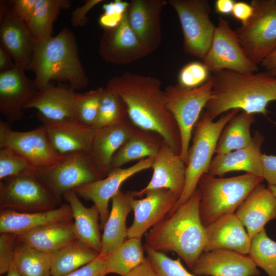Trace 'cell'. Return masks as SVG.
Here are the masks:
<instances>
[{"instance_id": "obj_42", "label": "cell", "mask_w": 276, "mask_h": 276, "mask_svg": "<svg viewBox=\"0 0 276 276\" xmlns=\"http://www.w3.org/2000/svg\"><path fill=\"white\" fill-rule=\"evenodd\" d=\"M33 171L28 164L11 149L0 148V179Z\"/></svg>"}, {"instance_id": "obj_44", "label": "cell", "mask_w": 276, "mask_h": 276, "mask_svg": "<svg viewBox=\"0 0 276 276\" xmlns=\"http://www.w3.org/2000/svg\"><path fill=\"white\" fill-rule=\"evenodd\" d=\"M17 235L12 233H0V274H6L13 262Z\"/></svg>"}, {"instance_id": "obj_31", "label": "cell", "mask_w": 276, "mask_h": 276, "mask_svg": "<svg viewBox=\"0 0 276 276\" xmlns=\"http://www.w3.org/2000/svg\"><path fill=\"white\" fill-rule=\"evenodd\" d=\"M16 235L18 241L48 254L78 240L73 221L45 225Z\"/></svg>"}, {"instance_id": "obj_37", "label": "cell", "mask_w": 276, "mask_h": 276, "mask_svg": "<svg viewBox=\"0 0 276 276\" xmlns=\"http://www.w3.org/2000/svg\"><path fill=\"white\" fill-rule=\"evenodd\" d=\"M13 262L21 276H51L50 254L18 240Z\"/></svg>"}, {"instance_id": "obj_7", "label": "cell", "mask_w": 276, "mask_h": 276, "mask_svg": "<svg viewBox=\"0 0 276 276\" xmlns=\"http://www.w3.org/2000/svg\"><path fill=\"white\" fill-rule=\"evenodd\" d=\"M212 76L201 86L188 88L179 84L168 86L165 89L167 106L179 129L181 150L180 156L187 161L193 128L203 108L212 96Z\"/></svg>"}, {"instance_id": "obj_45", "label": "cell", "mask_w": 276, "mask_h": 276, "mask_svg": "<svg viewBox=\"0 0 276 276\" xmlns=\"http://www.w3.org/2000/svg\"><path fill=\"white\" fill-rule=\"evenodd\" d=\"M106 259L99 256L87 264L64 276H105Z\"/></svg>"}, {"instance_id": "obj_46", "label": "cell", "mask_w": 276, "mask_h": 276, "mask_svg": "<svg viewBox=\"0 0 276 276\" xmlns=\"http://www.w3.org/2000/svg\"><path fill=\"white\" fill-rule=\"evenodd\" d=\"M37 0L9 1L11 7L18 18L27 24L31 18Z\"/></svg>"}, {"instance_id": "obj_16", "label": "cell", "mask_w": 276, "mask_h": 276, "mask_svg": "<svg viewBox=\"0 0 276 276\" xmlns=\"http://www.w3.org/2000/svg\"><path fill=\"white\" fill-rule=\"evenodd\" d=\"M146 197L132 201L133 222L127 230V238L141 239L150 228L164 219L172 210L180 195L166 189L146 191Z\"/></svg>"}, {"instance_id": "obj_20", "label": "cell", "mask_w": 276, "mask_h": 276, "mask_svg": "<svg viewBox=\"0 0 276 276\" xmlns=\"http://www.w3.org/2000/svg\"><path fill=\"white\" fill-rule=\"evenodd\" d=\"M36 116L47 133L54 148L61 154L76 151L89 153L97 129L75 120H53L40 113Z\"/></svg>"}, {"instance_id": "obj_40", "label": "cell", "mask_w": 276, "mask_h": 276, "mask_svg": "<svg viewBox=\"0 0 276 276\" xmlns=\"http://www.w3.org/2000/svg\"><path fill=\"white\" fill-rule=\"evenodd\" d=\"M103 89V87H99L84 93L75 92L73 102L78 121L95 127Z\"/></svg>"}, {"instance_id": "obj_9", "label": "cell", "mask_w": 276, "mask_h": 276, "mask_svg": "<svg viewBox=\"0 0 276 276\" xmlns=\"http://www.w3.org/2000/svg\"><path fill=\"white\" fill-rule=\"evenodd\" d=\"M254 13L235 31L248 57L256 65L276 49V0H252Z\"/></svg>"}, {"instance_id": "obj_6", "label": "cell", "mask_w": 276, "mask_h": 276, "mask_svg": "<svg viewBox=\"0 0 276 276\" xmlns=\"http://www.w3.org/2000/svg\"><path fill=\"white\" fill-rule=\"evenodd\" d=\"M240 110L235 109L223 114L214 121L204 111L192 132V144L189 147L186 163L183 191L170 214L186 201L198 187L200 177L207 173L213 159L219 136L228 121Z\"/></svg>"}, {"instance_id": "obj_27", "label": "cell", "mask_w": 276, "mask_h": 276, "mask_svg": "<svg viewBox=\"0 0 276 276\" xmlns=\"http://www.w3.org/2000/svg\"><path fill=\"white\" fill-rule=\"evenodd\" d=\"M73 220L68 203H63L56 209L39 212H20L1 209L0 233L16 235L45 225Z\"/></svg>"}, {"instance_id": "obj_8", "label": "cell", "mask_w": 276, "mask_h": 276, "mask_svg": "<svg viewBox=\"0 0 276 276\" xmlns=\"http://www.w3.org/2000/svg\"><path fill=\"white\" fill-rule=\"evenodd\" d=\"M58 205L53 194L35 172L9 177L1 181V209L39 212L56 209Z\"/></svg>"}, {"instance_id": "obj_25", "label": "cell", "mask_w": 276, "mask_h": 276, "mask_svg": "<svg viewBox=\"0 0 276 276\" xmlns=\"http://www.w3.org/2000/svg\"><path fill=\"white\" fill-rule=\"evenodd\" d=\"M135 127L128 119L118 124L97 128L89 154L102 178L109 172L113 156L130 137Z\"/></svg>"}, {"instance_id": "obj_41", "label": "cell", "mask_w": 276, "mask_h": 276, "mask_svg": "<svg viewBox=\"0 0 276 276\" xmlns=\"http://www.w3.org/2000/svg\"><path fill=\"white\" fill-rule=\"evenodd\" d=\"M144 250L158 276H196L182 265L180 258L172 259L164 252L154 250L145 244Z\"/></svg>"}, {"instance_id": "obj_13", "label": "cell", "mask_w": 276, "mask_h": 276, "mask_svg": "<svg viewBox=\"0 0 276 276\" xmlns=\"http://www.w3.org/2000/svg\"><path fill=\"white\" fill-rule=\"evenodd\" d=\"M38 175L53 194L59 204L66 192L102 179L89 154L84 151L63 154L56 165Z\"/></svg>"}, {"instance_id": "obj_32", "label": "cell", "mask_w": 276, "mask_h": 276, "mask_svg": "<svg viewBox=\"0 0 276 276\" xmlns=\"http://www.w3.org/2000/svg\"><path fill=\"white\" fill-rule=\"evenodd\" d=\"M164 143L159 134L136 127L130 137L113 156L109 172L132 160L155 157Z\"/></svg>"}, {"instance_id": "obj_52", "label": "cell", "mask_w": 276, "mask_h": 276, "mask_svg": "<svg viewBox=\"0 0 276 276\" xmlns=\"http://www.w3.org/2000/svg\"><path fill=\"white\" fill-rule=\"evenodd\" d=\"M15 67L14 62L11 56L0 47V72L8 71Z\"/></svg>"}, {"instance_id": "obj_29", "label": "cell", "mask_w": 276, "mask_h": 276, "mask_svg": "<svg viewBox=\"0 0 276 276\" xmlns=\"http://www.w3.org/2000/svg\"><path fill=\"white\" fill-rule=\"evenodd\" d=\"M75 92L69 85L55 86L49 83L38 90L24 109L35 108L51 120H77L73 102Z\"/></svg>"}, {"instance_id": "obj_3", "label": "cell", "mask_w": 276, "mask_h": 276, "mask_svg": "<svg viewBox=\"0 0 276 276\" xmlns=\"http://www.w3.org/2000/svg\"><path fill=\"white\" fill-rule=\"evenodd\" d=\"M201 198L197 187L174 212L145 234V245L154 250L175 252L192 269L203 252L206 241L200 215Z\"/></svg>"}, {"instance_id": "obj_43", "label": "cell", "mask_w": 276, "mask_h": 276, "mask_svg": "<svg viewBox=\"0 0 276 276\" xmlns=\"http://www.w3.org/2000/svg\"><path fill=\"white\" fill-rule=\"evenodd\" d=\"M209 71L205 65L194 61L185 65L178 75V84L188 88L198 87L204 83L208 78Z\"/></svg>"}, {"instance_id": "obj_51", "label": "cell", "mask_w": 276, "mask_h": 276, "mask_svg": "<svg viewBox=\"0 0 276 276\" xmlns=\"http://www.w3.org/2000/svg\"><path fill=\"white\" fill-rule=\"evenodd\" d=\"M126 276H158L151 263L146 258L145 261L129 272Z\"/></svg>"}, {"instance_id": "obj_35", "label": "cell", "mask_w": 276, "mask_h": 276, "mask_svg": "<svg viewBox=\"0 0 276 276\" xmlns=\"http://www.w3.org/2000/svg\"><path fill=\"white\" fill-rule=\"evenodd\" d=\"M70 5L68 0H37L34 13L26 24L36 43L53 36V24L58 15Z\"/></svg>"}, {"instance_id": "obj_4", "label": "cell", "mask_w": 276, "mask_h": 276, "mask_svg": "<svg viewBox=\"0 0 276 276\" xmlns=\"http://www.w3.org/2000/svg\"><path fill=\"white\" fill-rule=\"evenodd\" d=\"M27 70L34 73L38 90L53 81L67 82L75 90L84 88L89 83L76 37L66 27L56 35L36 43Z\"/></svg>"}, {"instance_id": "obj_17", "label": "cell", "mask_w": 276, "mask_h": 276, "mask_svg": "<svg viewBox=\"0 0 276 276\" xmlns=\"http://www.w3.org/2000/svg\"><path fill=\"white\" fill-rule=\"evenodd\" d=\"M99 52L105 61L116 65L130 63L150 54L130 27L127 13L117 27L104 29Z\"/></svg>"}, {"instance_id": "obj_34", "label": "cell", "mask_w": 276, "mask_h": 276, "mask_svg": "<svg viewBox=\"0 0 276 276\" xmlns=\"http://www.w3.org/2000/svg\"><path fill=\"white\" fill-rule=\"evenodd\" d=\"M255 121L254 114L245 111L234 116L225 125L219 136L216 154H226L247 146L252 139L250 127Z\"/></svg>"}, {"instance_id": "obj_2", "label": "cell", "mask_w": 276, "mask_h": 276, "mask_svg": "<svg viewBox=\"0 0 276 276\" xmlns=\"http://www.w3.org/2000/svg\"><path fill=\"white\" fill-rule=\"evenodd\" d=\"M212 77V96L204 111L213 120L235 109L266 117L268 104L276 101V77L268 72L242 74L223 70Z\"/></svg>"}, {"instance_id": "obj_33", "label": "cell", "mask_w": 276, "mask_h": 276, "mask_svg": "<svg viewBox=\"0 0 276 276\" xmlns=\"http://www.w3.org/2000/svg\"><path fill=\"white\" fill-rule=\"evenodd\" d=\"M99 252L78 240L50 254L51 276H64L94 260Z\"/></svg>"}, {"instance_id": "obj_1", "label": "cell", "mask_w": 276, "mask_h": 276, "mask_svg": "<svg viewBox=\"0 0 276 276\" xmlns=\"http://www.w3.org/2000/svg\"><path fill=\"white\" fill-rule=\"evenodd\" d=\"M106 86L123 99L128 118L135 126L159 134L176 153L180 154L179 129L168 109L159 79L125 71L110 78Z\"/></svg>"}, {"instance_id": "obj_5", "label": "cell", "mask_w": 276, "mask_h": 276, "mask_svg": "<svg viewBox=\"0 0 276 276\" xmlns=\"http://www.w3.org/2000/svg\"><path fill=\"white\" fill-rule=\"evenodd\" d=\"M263 179L249 173L228 178L203 174L198 183L201 195L200 215L203 225L234 213Z\"/></svg>"}, {"instance_id": "obj_49", "label": "cell", "mask_w": 276, "mask_h": 276, "mask_svg": "<svg viewBox=\"0 0 276 276\" xmlns=\"http://www.w3.org/2000/svg\"><path fill=\"white\" fill-rule=\"evenodd\" d=\"M254 13V8L250 4L240 1L235 2L232 14L241 22L242 25H244L251 18Z\"/></svg>"}, {"instance_id": "obj_15", "label": "cell", "mask_w": 276, "mask_h": 276, "mask_svg": "<svg viewBox=\"0 0 276 276\" xmlns=\"http://www.w3.org/2000/svg\"><path fill=\"white\" fill-rule=\"evenodd\" d=\"M0 44L11 56L16 68L28 69L36 43L26 24L13 11L9 1L0 2Z\"/></svg>"}, {"instance_id": "obj_58", "label": "cell", "mask_w": 276, "mask_h": 276, "mask_svg": "<svg viewBox=\"0 0 276 276\" xmlns=\"http://www.w3.org/2000/svg\"><path fill=\"white\" fill-rule=\"evenodd\" d=\"M276 77V76H275Z\"/></svg>"}, {"instance_id": "obj_48", "label": "cell", "mask_w": 276, "mask_h": 276, "mask_svg": "<svg viewBox=\"0 0 276 276\" xmlns=\"http://www.w3.org/2000/svg\"><path fill=\"white\" fill-rule=\"evenodd\" d=\"M263 178L268 185H276V155L262 154Z\"/></svg>"}, {"instance_id": "obj_23", "label": "cell", "mask_w": 276, "mask_h": 276, "mask_svg": "<svg viewBox=\"0 0 276 276\" xmlns=\"http://www.w3.org/2000/svg\"><path fill=\"white\" fill-rule=\"evenodd\" d=\"M203 252L225 249L249 253L251 238L235 213L225 215L205 226Z\"/></svg>"}, {"instance_id": "obj_57", "label": "cell", "mask_w": 276, "mask_h": 276, "mask_svg": "<svg viewBox=\"0 0 276 276\" xmlns=\"http://www.w3.org/2000/svg\"><path fill=\"white\" fill-rule=\"evenodd\" d=\"M270 74L273 76H276V70L269 72Z\"/></svg>"}, {"instance_id": "obj_21", "label": "cell", "mask_w": 276, "mask_h": 276, "mask_svg": "<svg viewBox=\"0 0 276 276\" xmlns=\"http://www.w3.org/2000/svg\"><path fill=\"white\" fill-rule=\"evenodd\" d=\"M191 270L196 276H258L260 274L249 256L225 249L203 252Z\"/></svg>"}, {"instance_id": "obj_30", "label": "cell", "mask_w": 276, "mask_h": 276, "mask_svg": "<svg viewBox=\"0 0 276 276\" xmlns=\"http://www.w3.org/2000/svg\"><path fill=\"white\" fill-rule=\"evenodd\" d=\"M63 198L71 208L77 239L100 254L102 235L98 210L94 204L90 208L85 207L73 190L64 193Z\"/></svg>"}, {"instance_id": "obj_28", "label": "cell", "mask_w": 276, "mask_h": 276, "mask_svg": "<svg viewBox=\"0 0 276 276\" xmlns=\"http://www.w3.org/2000/svg\"><path fill=\"white\" fill-rule=\"evenodd\" d=\"M132 191L119 190L112 198L109 216L103 228L99 256L106 258L116 251L127 238L126 219L132 211Z\"/></svg>"}, {"instance_id": "obj_18", "label": "cell", "mask_w": 276, "mask_h": 276, "mask_svg": "<svg viewBox=\"0 0 276 276\" xmlns=\"http://www.w3.org/2000/svg\"><path fill=\"white\" fill-rule=\"evenodd\" d=\"M38 91L34 80L27 77L24 70L15 67L0 72V112L6 122L20 121L25 105Z\"/></svg>"}, {"instance_id": "obj_55", "label": "cell", "mask_w": 276, "mask_h": 276, "mask_svg": "<svg viewBox=\"0 0 276 276\" xmlns=\"http://www.w3.org/2000/svg\"><path fill=\"white\" fill-rule=\"evenodd\" d=\"M5 276H21L17 271L13 262H12L8 271Z\"/></svg>"}, {"instance_id": "obj_19", "label": "cell", "mask_w": 276, "mask_h": 276, "mask_svg": "<svg viewBox=\"0 0 276 276\" xmlns=\"http://www.w3.org/2000/svg\"><path fill=\"white\" fill-rule=\"evenodd\" d=\"M166 0H131L127 12L128 24L141 43L151 53L162 39L160 15Z\"/></svg>"}, {"instance_id": "obj_50", "label": "cell", "mask_w": 276, "mask_h": 276, "mask_svg": "<svg viewBox=\"0 0 276 276\" xmlns=\"http://www.w3.org/2000/svg\"><path fill=\"white\" fill-rule=\"evenodd\" d=\"M129 6V2L116 0L103 5V13L123 18L127 12Z\"/></svg>"}, {"instance_id": "obj_24", "label": "cell", "mask_w": 276, "mask_h": 276, "mask_svg": "<svg viewBox=\"0 0 276 276\" xmlns=\"http://www.w3.org/2000/svg\"><path fill=\"white\" fill-rule=\"evenodd\" d=\"M264 140V136L256 131L247 146L226 154L216 155L207 173L214 176H222L229 172L242 171L263 178L261 148Z\"/></svg>"}, {"instance_id": "obj_38", "label": "cell", "mask_w": 276, "mask_h": 276, "mask_svg": "<svg viewBox=\"0 0 276 276\" xmlns=\"http://www.w3.org/2000/svg\"><path fill=\"white\" fill-rule=\"evenodd\" d=\"M128 119L127 106L123 99L109 87L103 88L95 127L103 128Z\"/></svg>"}, {"instance_id": "obj_47", "label": "cell", "mask_w": 276, "mask_h": 276, "mask_svg": "<svg viewBox=\"0 0 276 276\" xmlns=\"http://www.w3.org/2000/svg\"><path fill=\"white\" fill-rule=\"evenodd\" d=\"M103 1L102 0L85 1L83 6L72 12L71 21L72 26L74 27L85 26L88 20L86 16V14L94 7Z\"/></svg>"}, {"instance_id": "obj_11", "label": "cell", "mask_w": 276, "mask_h": 276, "mask_svg": "<svg viewBox=\"0 0 276 276\" xmlns=\"http://www.w3.org/2000/svg\"><path fill=\"white\" fill-rule=\"evenodd\" d=\"M7 147L40 174L56 165L62 157L53 146L43 126L28 131H16L0 121V148Z\"/></svg>"}, {"instance_id": "obj_39", "label": "cell", "mask_w": 276, "mask_h": 276, "mask_svg": "<svg viewBox=\"0 0 276 276\" xmlns=\"http://www.w3.org/2000/svg\"><path fill=\"white\" fill-rule=\"evenodd\" d=\"M248 254L268 276H276V242L268 237L265 229L251 238Z\"/></svg>"}, {"instance_id": "obj_26", "label": "cell", "mask_w": 276, "mask_h": 276, "mask_svg": "<svg viewBox=\"0 0 276 276\" xmlns=\"http://www.w3.org/2000/svg\"><path fill=\"white\" fill-rule=\"evenodd\" d=\"M235 214L251 238L265 229L268 221L276 219V198L261 183L251 191Z\"/></svg>"}, {"instance_id": "obj_54", "label": "cell", "mask_w": 276, "mask_h": 276, "mask_svg": "<svg viewBox=\"0 0 276 276\" xmlns=\"http://www.w3.org/2000/svg\"><path fill=\"white\" fill-rule=\"evenodd\" d=\"M260 64L262 67L268 72L276 70V49L267 56Z\"/></svg>"}, {"instance_id": "obj_53", "label": "cell", "mask_w": 276, "mask_h": 276, "mask_svg": "<svg viewBox=\"0 0 276 276\" xmlns=\"http://www.w3.org/2000/svg\"><path fill=\"white\" fill-rule=\"evenodd\" d=\"M235 2L234 0H217L215 3V10L222 14H229L232 13Z\"/></svg>"}, {"instance_id": "obj_12", "label": "cell", "mask_w": 276, "mask_h": 276, "mask_svg": "<svg viewBox=\"0 0 276 276\" xmlns=\"http://www.w3.org/2000/svg\"><path fill=\"white\" fill-rule=\"evenodd\" d=\"M203 62L213 74L223 70L242 74L259 71L258 66L247 56L229 22L221 17L218 18L211 47Z\"/></svg>"}, {"instance_id": "obj_56", "label": "cell", "mask_w": 276, "mask_h": 276, "mask_svg": "<svg viewBox=\"0 0 276 276\" xmlns=\"http://www.w3.org/2000/svg\"><path fill=\"white\" fill-rule=\"evenodd\" d=\"M267 188L276 198V185H268Z\"/></svg>"}, {"instance_id": "obj_36", "label": "cell", "mask_w": 276, "mask_h": 276, "mask_svg": "<svg viewBox=\"0 0 276 276\" xmlns=\"http://www.w3.org/2000/svg\"><path fill=\"white\" fill-rule=\"evenodd\" d=\"M144 253L141 239L128 238L116 251L105 258L107 274L126 276L145 261Z\"/></svg>"}, {"instance_id": "obj_22", "label": "cell", "mask_w": 276, "mask_h": 276, "mask_svg": "<svg viewBox=\"0 0 276 276\" xmlns=\"http://www.w3.org/2000/svg\"><path fill=\"white\" fill-rule=\"evenodd\" d=\"M151 168V180L143 189L132 191L134 197H142L146 191L157 189L170 190L180 197L185 185L186 171V164L180 155L165 142Z\"/></svg>"}, {"instance_id": "obj_14", "label": "cell", "mask_w": 276, "mask_h": 276, "mask_svg": "<svg viewBox=\"0 0 276 276\" xmlns=\"http://www.w3.org/2000/svg\"><path fill=\"white\" fill-rule=\"evenodd\" d=\"M155 157H149L126 168L111 170L107 175L98 180L85 183L73 190L81 198L92 201L100 214V226L103 230L110 212L109 200L119 191L122 184L135 174L152 167Z\"/></svg>"}, {"instance_id": "obj_10", "label": "cell", "mask_w": 276, "mask_h": 276, "mask_svg": "<svg viewBox=\"0 0 276 276\" xmlns=\"http://www.w3.org/2000/svg\"><path fill=\"white\" fill-rule=\"evenodd\" d=\"M176 11L183 34V49L203 60L212 44L216 27L210 18L206 0L167 1Z\"/></svg>"}]
</instances>
